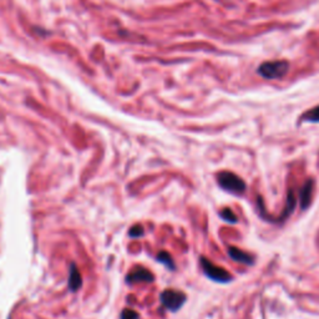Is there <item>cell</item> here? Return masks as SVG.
Wrapping results in <instances>:
<instances>
[{
    "label": "cell",
    "instance_id": "9c48e42d",
    "mask_svg": "<svg viewBox=\"0 0 319 319\" xmlns=\"http://www.w3.org/2000/svg\"><path fill=\"white\" fill-rule=\"evenodd\" d=\"M82 284V279L81 276H80V272L75 264H71V270H70V277H69V288L70 291L76 292L78 289L81 287Z\"/></svg>",
    "mask_w": 319,
    "mask_h": 319
},
{
    "label": "cell",
    "instance_id": "ba28073f",
    "mask_svg": "<svg viewBox=\"0 0 319 319\" xmlns=\"http://www.w3.org/2000/svg\"><path fill=\"white\" fill-rule=\"evenodd\" d=\"M296 206H297L296 195H294L293 190H288V192H287L286 207H284V209H283V212H282L281 216H279L278 219H276L275 222L276 223L284 222V221H286L289 216H291L292 214H293V211H294V208H296Z\"/></svg>",
    "mask_w": 319,
    "mask_h": 319
},
{
    "label": "cell",
    "instance_id": "277c9868",
    "mask_svg": "<svg viewBox=\"0 0 319 319\" xmlns=\"http://www.w3.org/2000/svg\"><path fill=\"white\" fill-rule=\"evenodd\" d=\"M160 300H161L162 305H164L166 309L175 313L183 307V304H185L186 300H187V297H186V294L181 291H176V289H165L161 293V296H160Z\"/></svg>",
    "mask_w": 319,
    "mask_h": 319
},
{
    "label": "cell",
    "instance_id": "30bf717a",
    "mask_svg": "<svg viewBox=\"0 0 319 319\" xmlns=\"http://www.w3.org/2000/svg\"><path fill=\"white\" fill-rule=\"evenodd\" d=\"M220 217L225 221V222L230 223V225H236V223L238 222L237 216H236L235 212L231 208H223L222 211L220 212Z\"/></svg>",
    "mask_w": 319,
    "mask_h": 319
},
{
    "label": "cell",
    "instance_id": "52a82bcc",
    "mask_svg": "<svg viewBox=\"0 0 319 319\" xmlns=\"http://www.w3.org/2000/svg\"><path fill=\"white\" fill-rule=\"evenodd\" d=\"M228 256H230L231 259L235 260V262L242 263L244 265H253L254 262H256V258L252 254L247 253V252L242 251V249L233 246L228 247Z\"/></svg>",
    "mask_w": 319,
    "mask_h": 319
},
{
    "label": "cell",
    "instance_id": "3957f363",
    "mask_svg": "<svg viewBox=\"0 0 319 319\" xmlns=\"http://www.w3.org/2000/svg\"><path fill=\"white\" fill-rule=\"evenodd\" d=\"M289 70V64L284 60H276V61H267L259 65L258 74L262 78L268 80L282 79L286 76V74Z\"/></svg>",
    "mask_w": 319,
    "mask_h": 319
},
{
    "label": "cell",
    "instance_id": "8fae6325",
    "mask_svg": "<svg viewBox=\"0 0 319 319\" xmlns=\"http://www.w3.org/2000/svg\"><path fill=\"white\" fill-rule=\"evenodd\" d=\"M157 260H158V262H161L164 265H166V267L169 268V270L174 271L175 268H176L174 259L171 258V256H170V254L167 253V252H164V251L160 252L158 256H157Z\"/></svg>",
    "mask_w": 319,
    "mask_h": 319
},
{
    "label": "cell",
    "instance_id": "7a4b0ae2",
    "mask_svg": "<svg viewBox=\"0 0 319 319\" xmlns=\"http://www.w3.org/2000/svg\"><path fill=\"white\" fill-rule=\"evenodd\" d=\"M199 263H201L202 271H203V273L206 275V277L211 279V281L217 282V283L226 284L233 279L230 272H227L225 268L216 265L214 262L207 259L206 257H201V258H199Z\"/></svg>",
    "mask_w": 319,
    "mask_h": 319
},
{
    "label": "cell",
    "instance_id": "8992f818",
    "mask_svg": "<svg viewBox=\"0 0 319 319\" xmlns=\"http://www.w3.org/2000/svg\"><path fill=\"white\" fill-rule=\"evenodd\" d=\"M313 192H314V180L309 179L305 181V183L299 191V204L303 211L307 209L312 203Z\"/></svg>",
    "mask_w": 319,
    "mask_h": 319
},
{
    "label": "cell",
    "instance_id": "7c38bea8",
    "mask_svg": "<svg viewBox=\"0 0 319 319\" xmlns=\"http://www.w3.org/2000/svg\"><path fill=\"white\" fill-rule=\"evenodd\" d=\"M302 119L308 122H319V105L308 110L307 113H304Z\"/></svg>",
    "mask_w": 319,
    "mask_h": 319
},
{
    "label": "cell",
    "instance_id": "6da1fadb",
    "mask_svg": "<svg viewBox=\"0 0 319 319\" xmlns=\"http://www.w3.org/2000/svg\"><path fill=\"white\" fill-rule=\"evenodd\" d=\"M217 183L222 190L235 196H241L246 192L247 185L241 177L230 171H221L216 176Z\"/></svg>",
    "mask_w": 319,
    "mask_h": 319
},
{
    "label": "cell",
    "instance_id": "5b68a950",
    "mask_svg": "<svg viewBox=\"0 0 319 319\" xmlns=\"http://www.w3.org/2000/svg\"><path fill=\"white\" fill-rule=\"evenodd\" d=\"M153 276L147 268L145 267H141V265H137L135 267L131 272L127 275L126 277V282L129 284L131 283H137V282H145V283H151L153 282Z\"/></svg>",
    "mask_w": 319,
    "mask_h": 319
},
{
    "label": "cell",
    "instance_id": "5bb4252c",
    "mask_svg": "<svg viewBox=\"0 0 319 319\" xmlns=\"http://www.w3.org/2000/svg\"><path fill=\"white\" fill-rule=\"evenodd\" d=\"M130 237H141L143 235V228L141 226H134L129 232Z\"/></svg>",
    "mask_w": 319,
    "mask_h": 319
},
{
    "label": "cell",
    "instance_id": "4fadbf2b",
    "mask_svg": "<svg viewBox=\"0 0 319 319\" xmlns=\"http://www.w3.org/2000/svg\"><path fill=\"white\" fill-rule=\"evenodd\" d=\"M120 319H139V313L127 308V309L122 310Z\"/></svg>",
    "mask_w": 319,
    "mask_h": 319
}]
</instances>
